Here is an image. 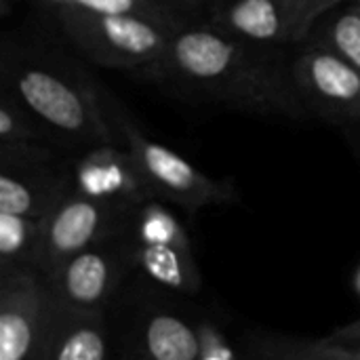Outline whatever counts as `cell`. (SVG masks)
<instances>
[{
  "instance_id": "1",
  "label": "cell",
  "mask_w": 360,
  "mask_h": 360,
  "mask_svg": "<svg viewBox=\"0 0 360 360\" xmlns=\"http://www.w3.org/2000/svg\"><path fill=\"white\" fill-rule=\"evenodd\" d=\"M266 49L213 23L184 25L173 36L160 74L249 112L302 120L308 108L293 76H287Z\"/></svg>"
},
{
  "instance_id": "2",
  "label": "cell",
  "mask_w": 360,
  "mask_h": 360,
  "mask_svg": "<svg viewBox=\"0 0 360 360\" xmlns=\"http://www.w3.org/2000/svg\"><path fill=\"white\" fill-rule=\"evenodd\" d=\"M6 76H11L6 89L59 137L91 148L118 146L97 82L74 80L59 68L25 61L6 68Z\"/></svg>"
},
{
  "instance_id": "3",
  "label": "cell",
  "mask_w": 360,
  "mask_h": 360,
  "mask_svg": "<svg viewBox=\"0 0 360 360\" xmlns=\"http://www.w3.org/2000/svg\"><path fill=\"white\" fill-rule=\"evenodd\" d=\"M65 38L91 61L108 68H150L160 74L173 36L181 30L137 15L51 11Z\"/></svg>"
},
{
  "instance_id": "4",
  "label": "cell",
  "mask_w": 360,
  "mask_h": 360,
  "mask_svg": "<svg viewBox=\"0 0 360 360\" xmlns=\"http://www.w3.org/2000/svg\"><path fill=\"white\" fill-rule=\"evenodd\" d=\"M97 89L105 116L118 137V143L131 152L154 196L169 198L190 211L234 200L232 184L217 181L205 175L171 148L146 137L141 129L133 122L129 112L114 99V95L101 84H97Z\"/></svg>"
},
{
  "instance_id": "5",
  "label": "cell",
  "mask_w": 360,
  "mask_h": 360,
  "mask_svg": "<svg viewBox=\"0 0 360 360\" xmlns=\"http://www.w3.org/2000/svg\"><path fill=\"white\" fill-rule=\"evenodd\" d=\"M131 213L70 192L44 219L34 270L49 278L70 257L101 245L122 228Z\"/></svg>"
},
{
  "instance_id": "6",
  "label": "cell",
  "mask_w": 360,
  "mask_h": 360,
  "mask_svg": "<svg viewBox=\"0 0 360 360\" xmlns=\"http://www.w3.org/2000/svg\"><path fill=\"white\" fill-rule=\"evenodd\" d=\"M49 308L46 281L34 268H2L0 360H40Z\"/></svg>"
},
{
  "instance_id": "7",
  "label": "cell",
  "mask_w": 360,
  "mask_h": 360,
  "mask_svg": "<svg viewBox=\"0 0 360 360\" xmlns=\"http://www.w3.org/2000/svg\"><path fill=\"white\" fill-rule=\"evenodd\" d=\"M306 108L333 118H360V70L327 46L302 51L291 68Z\"/></svg>"
},
{
  "instance_id": "8",
  "label": "cell",
  "mask_w": 360,
  "mask_h": 360,
  "mask_svg": "<svg viewBox=\"0 0 360 360\" xmlns=\"http://www.w3.org/2000/svg\"><path fill=\"white\" fill-rule=\"evenodd\" d=\"M74 192L112 205L124 213L154 198L152 188L141 175L127 148H91L72 169Z\"/></svg>"
},
{
  "instance_id": "9",
  "label": "cell",
  "mask_w": 360,
  "mask_h": 360,
  "mask_svg": "<svg viewBox=\"0 0 360 360\" xmlns=\"http://www.w3.org/2000/svg\"><path fill=\"white\" fill-rule=\"evenodd\" d=\"M118 270L116 257L97 245L63 262L44 281L51 300L59 306L74 312H99L118 285Z\"/></svg>"
},
{
  "instance_id": "10",
  "label": "cell",
  "mask_w": 360,
  "mask_h": 360,
  "mask_svg": "<svg viewBox=\"0 0 360 360\" xmlns=\"http://www.w3.org/2000/svg\"><path fill=\"white\" fill-rule=\"evenodd\" d=\"M70 192H74L72 169L0 165V213L44 219Z\"/></svg>"
},
{
  "instance_id": "11",
  "label": "cell",
  "mask_w": 360,
  "mask_h": 360,
  "mask_svg": "<svg viewBox=\"0 0 360 360\" xmlns=\"http://www.w3.org/2000/svg\"><path fill=\"white\" fill-rule=\"evenodd\" d=\"M213 25L262 46L291 44L297 42V0H230Z\"/></svg>"
},
{
  "instance_id": "12",
  "label": "cell",
  "mask_w": 360,
  "mask_h": 360,
  "mask_svg": "<svg viewBox=\"0 0 360 360\" xmlns=\"http://www.w3.org/2000/svg\"><path fill=\"white\" fill-rule=\"evenodd\" d=\"M40 360H108L99 312H74L49 295Z\"/></svg>"
},
{
  "instance_id": "13",
  "label": "cell",
  "mask_w": 360,
  "mask_h": 360,
  "mask_svg": "<svg viewBox=\"0 0 360 360\" xmlns=\"http://www.w3.org/2000/svg\"><path fill=\"white\" fill-rule=\"evenodd\" d=\"M133 262L143 270L148 278L167 289L196 293L200 287V276L192 257V249L175 245L133 243Z\"/></svg>"
},
{
  "instance_id": "14",
  "label": "cell",
  "mask_w": 360,
  "mask_h": 360,
  "mask_svg": "<svg viewBox=\"0 0 360 360\" xmlns=\"http://www.w3.org/2000/svg\"><path fill=\"white\" fill-rule=\"evenodd\" d=\"M143 348L150 360H198L200 333L173 314H156L143 329Z\"/></svg>"
},
{
  "instance_id": "15",
  "label": "cell",
  "mask_w": 360,
  "mask_h": 360,
  "mask_svg": "<svg viewBox=\"0 0 360 360\" xmlns=\"http://www.w3.org/2000/svg\"><path fill=\"white\" fill-rule=\"evenodd\" d=\"M42 238V219L0 213L2 268H34Z\"/></svg>"
},
{
  "instance_id": "16",
  "label": "cell",
  "mask_w": 360,
  "mask_h": 360,
  "mask_svg": "<svg viewBox=\"0 0 360 360\" xmlns=\"http://www.w3.org/2000/svg\"><path fill=\"white\" fill-rule=\"evenodd\" d=\"M133 226V243L141 245H175L190 249V238L184 226L154 198L131 211L129 221Z\"/></svg>"
},
{
  "instance_id": "17",
  "label": "cell",
  "mask_w": 360,
  "mask_h": 360,
  "mask_svg": "<svg viewBox=\"0 0 360 360\" xmlns=\"http://www.w3.org/2000/svg\"><path fill=\"white\" fill-rule=\"evenodd\" d=\"M42 2L46 4L49 11L72 8V11L99 13V15H137L175 27L188 25L181 13L169 8L158 0H42Z\"/></svg>"
},
{
  "instance_id": "18",
  "label": "cell",
  "mask_w": 360,
  "mask_h": 360,
  "mask_svg": "<svg viewBox=\"0 0 360 360\" xmlns=\"http://www.w3.org/2000/svg\"><path fill=\"white\" fill-rule=\"evenodd\" d=\"M34 114L8 91L0 97V143H19V141H42L49 143V137L32 118Z\"/></svg>"
},
{
  "instance_id": "19",
  "label": "cell",
  "mask_w": 360,
  "mask_h": 360,
  "mask_svg": "<svg viewBox=\"0 0 360 360\" xmlns=\"http://www.w3.org/2000/svg\"><path fill=\"white\" fill-rule=\"evenodd\" d=\"M327 42L331 51L350 61L360 70V4L344 11L331 21L327 32Z\"/></svg>"
},
{
  "instance_id": "20",
  "label": "cell",
  "mask_w": 360,
  "mask_h": 360,
  "mask_svg": "<svg viewBox=\"0 0 360 360\" xmlns=\"http://www.w3.org/2000/svg\"><path fill=\"white\" fill-rule=\"evenodd\" d=\"M344 0H297V25H295V40H304L316 21L333 11Z\"/></svg>"
},
{
  "instance_id": "21",
  "label": "cell",
  "mask_w": 360,
  "mask_h": 360,
  "mask_svg": "<svg viewBox=\"0 0 360 360\" xmlns=\"http://www.w3.org/2000/svg\"><path fill=\"white\" fill-rule=\"evenodd\" d=\"M198 333H200V359L198 360H236L234 350L215 327L202 325Z\"/></svg>"
},
{
  "instance_id": "22",
  "label": "cell",
  "mask_w": 360,
  "mask_h": 360,
  "mask_svg": "<svg viewBox=\"0 0 360 360\" xmlns=\"http://www.w3.org/2000/svg\"><path fill=\"white\" fill-rule=\"evenodd\" d=\"M295 360H360V348H348V346H325L314 348Z\"/></svg>"
},
{
  "instance_id": "23",
  "label": "cell",
  "mask_w": 360,
  "mask_h": 360,
  "mask_svg": "<svg viewBox=\"0 0 360 360\" xmlns=\"http://www.w3.org/2000/svg\"><path fill=\"white\" fill-rule=\"evenodd\" d=\"M340 338H342V340H348L350 346L359 344L356 348H360V323L359 325H354V327H350V329H346V331H342Z\"/></svg>"
},
{
  "instance_id": "24",
  "label": "cell",
  "mask_w": 360,
  "mask_h": 360,
  "mask_svg": "<svg viewBox=\"0 0 360 360\" xmlns=\"http://www.w3.org/2000/svg\"><path fill=\"white\" fill-rule=\"evenodd\" d=\"M162 4H167L169 8L177 11L179 13V6H188V4H196V2H202V0H158Z\"/></svg>"
},
{
  "instance_id": "25",
  "label": "cell",
  "mask_w": 360,
  "mask_h": 360,
  "mask_svg": "<svg viewBox=\"0 0 360 360\" xmlns=\"http://www.w3.org/2000/svg\"><path fill=\"white\" fill-rule=\"evenodd\" d=\"M354 287H356V291H359L360 295V268L359 272H356V276H354Z\"/></svg>"
},
{
  "instance_id": "26",
  "label": "cell",
  "mask_w": 360,
  "mask_h": 360,
  "mask_svg": "<svg viewBox=\"0 0 360 360\" xmlns=\"http://www.w3.org/2000/svg\"><path fill=\"white\" fill-rule=\"evenodd\" d=\"M8 2H11V0H0V4H2V13H8Z\"/></svg>"
},
{
  "instance_id": "27",
  "label": "cell",
  "mask_w": 360,
  "mask_h": 360,
  "mask_svg": "<svg viewBox=\"0 0 360 360\" xmlns=\"http://www.w3.org/2000/svg\"><path fill=\"white\" fill-rule=\"evenodd\" d=\"M356 2H359V4H360V0H356Z\"/></svg>"
}]
</instances>
